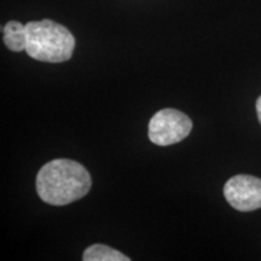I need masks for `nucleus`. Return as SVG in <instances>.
<instances>
[{
  "instance_id": "obj_1",
  "label": "nucleus",
  "mask_w": 261,
  "mask_h": 261,
  "mask_svg": "<svg viewBox=\"0 0 261 261\" xmlns=\"http://www.w3.org/2000/svg\"><path fill=\"white\" fill-rule=\"evenodd\" d=\"M90 173L79 162L68 159L52 160L37 175V191L42 201L65 205L83 198L90 191Z\"/></svg>"
},
{
  "instance_id": "obj_2",
  "label": "nucleus",
  "mask_w": 261,
  "mask_h": 261,
  "mask_svg": "<svg viewBox=\"0 0 261 261\" xmlns=\"http://www.w3.org/2000/svg\"><path fill=\"white\" fill-rule=\"evenodd\" d=\"M25 31V52L34 60L47 63H62L73 56L75 39L64 25L51 19H42L28 22Z\"/></svg>"
},
{
  "instance_id": "obj_3",
  "label": "nucleus",
  "mask_w": 261,
  "mask_h": 261,
  "mask_svg": "<svg viewBox=\"0 0 261 261\" xmlns=\"http://www.w3.org/2000/svg\"><path fill=\"white\" fill-rule=\"evenodd\" d=\"M192 121L175 109H162L150 119L149 139L156 145L167 146L181 142L190 135Z\"/></svg>"
},
{
  "instance_id": "obj_4",
  "label": "nucleus",
  "mask_w": 261,
  "mask_h": 261,
  "mask_svg": "<svg viewBox=\"0 0 261 261\" xmlns=\"http://www.w3.org/2000/svg\"><path fill=\"white\" fill-rule=\"evenodd\" d=\"M224 196L234 210L252 212L261 208V179L238 174L230 178L224 187Z\"/></svg>"
},
{
  "instance_id": "obj_5",
  "label": "nucleus",
  "mask_w": 261,
  "mask_h": 261,
  "mask_svg": "<svg viewBox=\"0 0 261 261\" xmlns=\"http://www.w3.org/2000/svg\"><path fill=\"white\" fill-rule=\"evenodd\" d=\"M3 33H4V42L6 47L15 52L25 51V45H27L25 25L17 21H10L3 28Z\"/></svg>"
},
{
  "instance_id": "obj_6",
  "label": "nucleus",
  "mask_w": 261,
  "mask_h": 261,
  "mask_svg": "<svg viewBox=\"0 0 261 261\" xmlns=\"http://www.w3.org/2000/svg\"><path fill=\"white\" fill-rule=\"evenodd\" d=\"M84 261H129L121 252L104 244H93L84 252Z\"/></svg>"
},
{
  "instance_id": "obj_7",
  "label": "nucleus",
  "mask_w": 261,
  "mask_h": 261,
  "mask_svg": "<svg viewBox=\"0 0 261 261\" xmlns=\"http://www.w3.org/2000/svg\"><path fill=\"white\" fill-rule=\"evenodd\" d=\"M256 114H257V119L261 123V96L257 98L256 100Z\"/></svg>"
}]
</instances>
